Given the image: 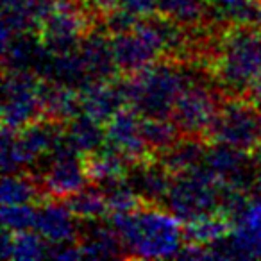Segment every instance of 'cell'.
Masks as SVG:
<instances>
[{
  "instance_id": "obj_1",
  "label": "cell",
  "mask_w": 261,
  "mask_h": 261,
  "mask_svg": "<svg viewBox=\"0 0 261 261\" xmlns=\"http://www.w3.org/2000/svg\"><path fill=\"white\" fill-rule=\"evenodd\" d=\"M199 77L181 59H161L123 81L127 104L143 118H168L190 83Z\"/></svg>"
},
{
  "instance_id": "obj_2",
  "label": "cell",
  "mask_w": 261,
  "mask_h": 261,
  "mask_svg": "<svg viewBox=\"0 0 261 261\" xmlns=\"http://www.w3.org/2000/svg\"><path fill=\"white\" fill-rule=\"evenodd\" d=\"M109 222L118 229L129 257H175L185 242L177 218L150 204L133 213L109 215Z\"/></svg>"
},
{
  "instance_id": "obj_3",
  "label": "cell",
  "mask_w": 261,
  "mask_h": 261,
  "mask_svg": "<svg viewBox=\"0 0 261 261\" xmlns=\"http://www.w3.org/2000/svg\"><path fill=\"white\" fill-rule=\"evenodd\" d=\"M210 63L222 90L232 97L249 93L261 73V29L231 25L220 36Z\"/></svg>"
},
{
  "instance_id": "obj_4",
  "label": "cell",
  "mask_w": 261,
  "mask_h": 261,
  "mask_svg": "<svg viewBox=\"0 0 261 261\" xmlns=\"http://www.w3.org/2000/svg\"><path fill=\"white\" fill-rule=\"evenodd\" d=\"M224 182L206 163L174 175V181L165 199L167 210L179 222H193L210 217L220 210Z\"/></svg>"
},
{
  "instance_id": "obj_5",
  "label": "cell",
  "mask_w": 261,
  "mask_h": 261,
  "mask_svg": "<svg viewBox=\"0 0 261 261\" xmlns=\"http://www.w3.org/2000/svg\"><path fill=\"white\" fill-rule=\"evenodd\" d=\"M204 138L254 152L261 145V109L252 100L232 97L220 106Z\"/></svg>"
},
{
  "instance_id": "obj_6",
  "label": "cell",
  "mask_w": 261,
  "mask_h": 261,
  "mask_svg": "<svg viewBox=\"0 0 261 261\" xmlns=\"http://www.w3.org/2000/svg\"><path fill=\"white\" fill-rule=\"evenodd\" d=\"M90 31L91 16L81 0H54L38 34L52 54H72Z\"/></svg>"
},
{
  "instance_id": "obj_7",
  "label": "cell",
  "mask_w": 261,
  "mask_h": 261,
  "mask_svg": "<svg viewBox=\"0 0 261 261\" xmlns=\"http://www.w3.org/2000/svg\"><path fill=\"white\" fill-rule=\"evenodd\" d=\"M40 79L31 70H6L4 75V106L2 120L4 127L20 130L33 123L41 115L38 97Z\"/></svg>"
},
{
  "instance_id": "obj_8",
  "label": "cell",
  "mask_w": 261,
  "mask_h": 261,
  "mask_svg": "<svg viewBox=\"0 0 261 261\" xmlns=\"http://www.w3.org/2000/svg\"><path fill=\"white\" fill-rule=\"evenodd\" d=\"M220 106L218 91L197 77L177 98L172 111V120L182 135L206 136L215 116L220 111Z\"/></svg>"
},
{
  "instance_id": "obj_9",
  "label": "cell",
  "mask_w": 261,
  "mask_h": 261,
  "mask_svg": "<svg viewBox=\"0 0 261 261\" xmlns=\"http://www.w3.org/2000/svg\"><path fill=\"white\" fill-rule=\"evenodd\" d=\"M50 163L41 177V186L48 195L56 199H66L79 192L90 181L84 163V156L73 150L65 140V129L52 149Z\"/></svg>"
},
{
  "instance_id": "obj_10",
  "label": "cell",
  "mask_w": 261,
  "mask_h": 261,
  "mask_svg": "<svg viewBox=\"0 0 261 261\" xmlns=\"http://www.w3.org/2000/svg\"><path fill=\"white\" fill-rule=\"evenodd\" d=\"M111 47L116 68L122 75H133L140 72L158 61V58L163 54V48L145 18L140 20L133 31L113 34Z\"/></svg>"
},
{
  "instance_id": "obj_11",
  "label": "cell",
  "mask_w": 261,
  "mask_h": 261,
  "mask_svg": "<svg viewBox=\"0 0 261 261\" xmlns=\"http://www.w3.org/2000/svg\"><path fill=\"white\" fill-rule=\"evenodd\" d=\"M213 259H254L261 257V217H245L231 234L207 245Z\"/></svg>"
},
{
  "instance_id": "obj_12",
  "label": "cell",
  "mask_w": 261,
  "mask_h": 261,
  "mask_svg": "<svg viewBox=\"0 0 261 261\" xmlns=\"http://www.w3.org/2000/svg\"><path fill=\"white\" fill-rule=\"evenodd\" d=\"M106 142L122 150L133 163L154 158L142 136V116L135 109H120L108 122Z\"/></svg>"
},
{
  "instance_id": "obj_13",
  "label": "cell",
  "mask_w": 261,
  "mask_h": 261,
  "mask_svg": "<svg viewBox=\"0 0 261 261\" xmlns=\"http://www.w3.org/2000/svg\"><path fill=\"white\" fill-rule=\"evenodd\" d=\"M125 175L143 204H150V206L165 202L174 181V174L156 158L133 163Z\"/></svg>"
},
{
  "instance_id": "obj_14",
  "label": "cell",
  "mask_w": 261,
  "mask_h": 261,
  "mask_svg": "<svg viewBox=\"0 0 261 261\" xmlns=\"http://www.w3.org/2000/svg\"><path fill=\"white\" fill-rule=\"evenodd\" d=\"M102 220L104 218L83 220L84 225L79 227L81 234L77 238L83 257H88V259H104V257L127 256L125 243H123L118 229L111 222L104 224Z\"/></svg>"
},
{
  "instance_id": "obj_15",
  "label": "cell",
  "mask_w": 261,
  "mask_h": 261,
  "mask_svg": "<svg viewBox=\"0 0 261 261\" xmlns=\"http://www.w3.org/2000/svg\"><path fill=\"white\" fill-rule=\"evenodd\" d=\"M79 93L81 102H83V111L93 116L100 123H108L120 109H123V104H127L123 81L113 79L91 83Z\"/></svg>"
},
{
  "instance_id": "obj_16",
  "label": "cell",
  "mask_w": 261,
  "mask_h": 261,
  "mask_svg": "<svg viewBox=\"0 0 261 261\" xmlns=\"http://www.w3.org/2000/svg\"><path fill=\"white\" fill-rule=\"evenodd\" d=\"M75 218L77 217L66 206V202L48 200L36 210L34 229L47 240L48 245L75 242L79 234V225Z\"/></svg>"
},
{
  "instance_id": "obj_17",
  "label": "cell",
  "mask_w": 261,
  "mask_h": 261,
  "mask_svg": "<svg viewBox=\"0 0 261 261\" xmlns=\"http://www.w3.org/2000/svg\"><path fill=\"white\" fill-rule=\"evenodd\" d=\"M79 56L83 59V65L90 75L91 83L113 81L116 73H120L116 68L115 56H113L111 38H108L106 33L91 29L83 38Z\"/></svg>"
},
{
  "instance_id": "obj_18",
  "label": "cell",
  "mask_w": 261,
  "mask_h": 261,
  "mask_svg": "<svg viewBox=\"0 0 261 261\" xmlns=\"http://www.w3.org/2000/svg\"><path fill=\"white\" fill-rule=\"evenodd\" d=\"M84 163H86L90 181L97 185V182L108 181L118 175H125L133 161L122 150L106 142L98 150L84 156Z\"/></svg>"
},
{
  "instance_id": "obj_19",
  "label": "cell",
  "mask_w": 261,
  "mask_h": 261,
  "mask_svg": "<svg viewBox=\"0 0 261 261\" xmlns=\"http://www.w3.org/2000/svg\"><path fill=\"white\" fill-rule=\"evenodd\" d=\"M65 140L73 150L88 156L106 143V130L102 129L98 120L83 111L65 127Z\"/></svg>"
},
{
  "instance_id": "obj_20",
  "label": "cell",
  "mask_w": 261,
  "mask_h": 261,
  "mask_svg": "<svg viewBox=\"0 0 261 261\" xmlns=\"http://www.w3.org/2000/svg\"><path fill=\"white\" fill-rule=\"evenodd\" d=\"M211 22L229 25H257L261 22V0H207Z\"/></svg>"
},
{
  "instance_id": "obj_21",
  "label": "cell",
  "mask_w": 261,
  "mask_h": 261,
  "mask_svg": "<svg viewBox=\"0 0 261 261\" xmlns=\"http://www.w3.org/2000/svg\"><path fill=\"white\" fill-rule=\"evenodd\" d=\"M206 150L204 142H200V136H188V138H179L170 149L160 154L158 160L175 175L204 163Z\"/></svg>"
},
{
  "instance_id": "obj_22",
  "label": "cell",
  "mask_w": 261,
  "mask_h": 261,
  "mask_svg": "<svg viewBox=\"0 0 261 261\" xmlns=\"http://www.w3.org/2000/svg\"><path fill=\"white\" fill-rule=\"evenodd\" d=\"M158 15L179 23L185 29H197L210 20V4L207 0H160Z\"/></svg>"
},
{
  "instance_id": "obj_23",
  "label": "cell",
  "mask_w": 261,
  "mask_h": 261,
  "mask_svg": "<svg viewBox=\"0 0 261 261\" xmlns=\"http://www.w3.org/2000/svg\"><path fill=\"white\" fill-rule=\"evenodd\" d=\"M232 222L225 218L222 213H215L210 217L199 218V220L188 222L182 229L186 243H199V245H210L224 236L231 234Z\"/></svg>"
},
{
  "instance_id": "obj_24",
  "label": "cell",
  "mask_w": 261,
  "mask_h": 261,
  "mask_svg": "<svg viewBox=\"0 0 261 261\" xmlns=\"http://www.w3.org/2000/svg\"><path fill=\"white\" fill-rule=\"evenodd\" d=\"M65 202L77 217V220H98V218H104L109 215L106 195L97 185H93L91 188L84 186L83 190L66 197Z\"/></svg>"
},
{
  "instance_id": "obj_25",
  "label": "cell",
  "mask_w": 261,
  "mask_h": 261,
  "mask_svg": "<svg viewBox=\"0 0 261 261\" xmlns=\"http://www.w3.org/2000/svg\"><path fill=\"white\" fill-rule=\"evenodd\" d=\"M142 136L150 152L160 156L181 138V129L175 125L174 120L142 116Z\"/></svg>"
},
{
  "instance_id": "obj_26",
  "label": "cell",
  "mask_w": 261,
  "mask_h": 261,
  "mask_svg": "<svg viewBox=\"0 0 261 261\" xmlns=\"http://www.w3.org/2000/svg\"><path fill=\"white\" fill-rule=\"evenodd\" d=\"M41 190L27 174H4L2 204H33L40 199Z\"/></svg>"
},
{
  "instance_id": "obj_27",
  "label": "cell",
  "mask_w": 261,
  "mask_h": 261,
  "mask_svg": "<svg viewBox=\"0 0 261 261\" xmlns=\"http://www.w3.org/2000/svg\"><path fill=\"white\" fill-rule=\"evenodd\" d=\"M47 240L40 232H13V247H11V259L18 261H33L41 259L48 256V247L45 245Z\"/></svg>"
},
{
  "instance_id": "obj_28",
  "label": "cell",
  "mask_w": 261,
  "mask_h": 261,
  "mask_svg": "<svg viewBox=\"0 0 261 261\" xmlns=\"http://www.w3.org/2000/svg\"><path fill=\"white\" fill-rule=\"evenodd\" d=\"M36 207L31 204H2V227L11 232L34 229Z\"/></svg>"
},
{
  "instance_id": "obj_29",
  "label": "cell",
  "mask_w": 261,
  "mask_h": 261,
  "mask_svg": "<svg viewBox=\"0 0 261 261\" xmlns=\"http://www.w3.org/2000/svg\"><path fill=\"white\" fill-rule=\"evenodd\" d=\"M140 20H142L140 16L133 15V13L125 11V9L115 8L109 13H106L104 25L109 34H120V33H127V31H133L140 23Z\"/></svg>"
},
{
  "instance_id": "obj_30",
  "label": "cell",
  "mask_w": 261,
  "mask_h": 261,
  "mask_svg": "<svg viewBox=\"0 0 261 261\" xmlns=\"http://www.w3.org/2000/svg\"><path fill=\"white\" fill-rule=\"evenodd\" d=\"M158 2L160 0H120L118 8L140 16V18H147L158 11Z\"/></svg>"
},
{
  "instance_id": "obj_31",
  "label": "cell",
  "mask_w": 261,
  "mask_h": 261,
  "mask_svg": "<svg viewBox=\"0 0 261 261\" xmlns=\"http://www.w3.org/2000/svg\"><path fill=\"white\" fill-rule=\"evenodd\" d=\"M249 95H250V100H252L254 104H256L257 108L261 109V73L257 75L256 83L252 84V88H250Z\"/></svg>"
},
{
  "instance_id": "obj_32",
  "label": "cell",
  "mask_w": 261,
  "mask_h": 261,
  "mask_svg": "<svg viewBox=\"0 0 261 261\" xmlns=\"http://www.w3.org/2000/svg\"><path fill=\"white\" fill-rule=\"evenodd\" d=\"M252 160H254V165L257 167V170H261V145L257 147L256 150H254V158H252Z\"/></svg>"
}]
</instances>
